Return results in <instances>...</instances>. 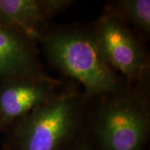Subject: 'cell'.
I'll return each mask as SVG.
<instances>
[{
  "mask_svg": "<svg viewBox=\"0 0 150 150\" xmlns=\"http://www.w3.org/2000/svg\"><path fill=\"white\" fill-rule=\"evenodd\" d=\"M39 43L49 63L81 86L88 100L119 93L129 83L108 64L93 23L50 27Z\"/></svg>",
  "mask_w": 150,
  "mask_h": 150,
  "instance_id": "obj_1",
  "label": "cell"
},
{
  "mask_svg": "<svg viewBox=\"0 0 150 150\" xmlns=\"http://www.w3.org/2000/svg\"><path fill=\"white\" fill-rule=\"evenodd\" d=\"M149 79L88 100L83 132L94 150H145L150 134Z\"/></svg>",
  "mask_w": 150,
  "mask_h": 150,
  "instance_id": "obj_2",
  "label": "cell"
},
{
  "mask_svg": "<svg viewBox=\"0 0 150 150\" xmlns=\"http://www.w3.org/2000/svg\"><path fill=\"white\" fill-rule=\"evenodd\" d=\"M88 102L79 86L64 84L7 129L4 150H62L83 131Z\"/></svg>",
  "mask_w": 150,
  "mask_h": 150,
  "instance_id": "obj_3",
  "label": "cell"
},
{
  "mask_svg": "<svg viewBox=\"0 0 150 150\" xmlns=\"http://www.w3.org/2000/svg\"><path fill=\"white\" fill-rule=\"evenodd\" d=\"M93 26L103 56L128 83L149 79L150 58L145 41L108 4Z\"/></svg>",
  "mask_w": 150,
  "mask_h": 150,
  "instance_id": "obj_4",
  "label": "cell"
},
{
  "mask_svg": "<svg viewBox=\"0 0 150 150\" xmlns=\"http://www.w3.org/2000/svg\"><path fill=\"white\" fill-rule=\"evenodd\" d=\"M64 85V82L45 72L0 81L1 130H7L13 123L52 98Z\"/></svg>",
  "mask_w": 150,
  "mask_h": 150,
  "instance_id": "obj_5",
  "label": "cell"
},
{
  "mask_svg": "<svg viewBox=\"0 0 150 150\" xmlns=\"http://www.w3.org/2000/svg\"><path fill=\"white\" fill-rule=\"evenodd\" d=\"M73 4L70 0H0V25L39 43L48 23Z\"/></svg>",
  "mask_w": 150,
  "mask_h": 150,
  "instance_id": "obj_6",
  "label": "cell"
},
{
  "mask_svg": "<svg viewBox=\"0 0 150 150\" xmlns=\"http://www.w3.org/2000/svg\"><path fill=\"white\" fill-rule=\"evenodd\" d=\"M43 72L37 43L21 33L0 25V81Z\"/></svg>",
  "mask_w": 150,
  "mask_h": 150,
  "instance_id": "obj_7",
  "label": "cell"
},
{
  "mask_svg": "<svg viewBox=\"0 0 150 150\" xmlns=\"http://www.w3.org/2000/svg\"><path fill=\"white\" fill-rule=\"evenodd\" d=\"M145 42L150 37L149 0H121L108 4Z\"/></svg>",
  "mask_w": 150,
  "mask_h": 150,
  "instance_id": "obj_8",
  "label": "cell"
},
{
  "mask_svg": "<svg viewBox=\"0 0 150 150\" xmlns=\"http://www.w3.org/2000/svg\"><path fill=\"white\" fill-rule=\"evenodd\" d=\"M62 150H94L90 144L85 133L83 131L79 134L69 144H68Z\"/></svg>",
  "mask_w": 150,
  "mask_h": 150,
  "instance_id": "obj_9",
  "label": "cell"
},
{
  "mask_svg": "<svg viewBox=\"0 0 150 150\" xmlns=\"http://www.w3.org/2000/svg\"><path fill=\"white\" fill-rule=\"evenodd\" d=\"M0 130H1V126H0Z\"/></svg>",
  "mask_w": 150,
  "mask_h": 150,
  "instance_id": "obj_10",
  "label": "cell"
}]
</instances>
